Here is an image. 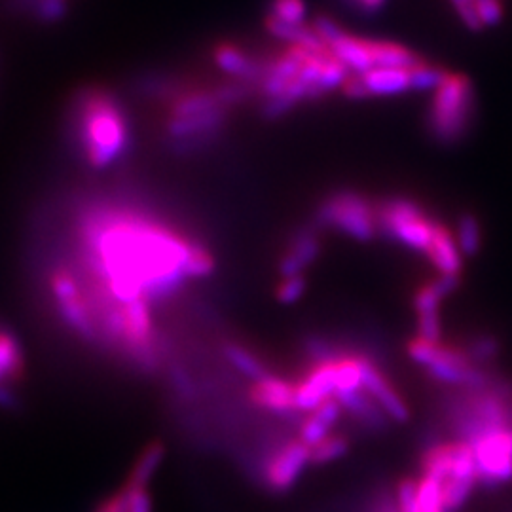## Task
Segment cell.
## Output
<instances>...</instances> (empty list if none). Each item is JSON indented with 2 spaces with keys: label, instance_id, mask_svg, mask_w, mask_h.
<instances>
[{
  "label": "cell",
  "instance_id": "6da1fadb",
  "mask_svg": "<svg viewBox=\"0 0 512 512\" xmlns=\"http://www.w3.org/2000/svg\"><path fill=\"white\" fill-rule=\"evenodd\" d=\"M78 243L80 277L95 319L109 306L162 302L188 281L217 270L215 255L203 241L129 207L88 209L78 220Z\"/></svg>",
  "mask_w": 512,
  "mask_h": 512
},
{
  "label": "cell",
  "instance_id": "7a4b0ae2",
  "mask_svg": "<svg viewBox=\"0 0 512 512\" xmlns=\"http://www.w3.org/2000/svg\"><path fill=\"white\" fill-rule=\"evenodd\" d=\"M349 71L330 54L327 46H289L285 52L264 61V71L256 82L262 97V114L277 118L304 101L342 90Z\"/></svg>",
  "mask_w": 512,
  "mask_h": 512
},
{
  "label": "cell",
  "instance_id": "3957f363",
  "mask_svg": "<svg viewBox=\"0 0 512 512\" xmlns=\"http://www.w3.org/2000/svg\"><path fill=\"white\" fill-rule=\"evenodd\" d=\"M76 143L86 164L95 171L122 160L131 145V124L126 109L105 88H86L73 103Z\"/></svg>",
  "mask_w": 512,
  "mask_h": 512
},
{
  "label": "cell",
  "instance_id": "277c9868",
  "mask_svg": "<svg viewBox=\"0 0 512 512\" xmlns=\"http://www.w3.org/2000/svg\"><path fill=\"white\" fill-rule=\"evenodd\" d=\"M475 90L465 74H444L427 110V131L437 145H458L475 120Z\"/></svg>",
  "mask_w": 512,
  "mask_h": 512
},
{
  "label": "cell",
  "instance_id": "5b68a950",
  "mask_svg": "<svg viewBox=\"0 0 512 512\" xmlns=\"http://www.w3.org/2000/svg\"><path fill=\"white\" fill-rule=\"evenodd\" d=\"M48 289L59 319L73 330L74 336L90 344L101 342L92 302L80 274L71 266H55L48 275Z\"/></svg>",
  "mask_w": 512,
  "mask_h": 512
},
{
  "label": "cell",
  "instance_id": "8992f818",
  "mask_svg": "<svg viewBox=\"0 0 512 512\" xmlns=\"http://www.w3.org/2000/svg\"><path fill=\"white\" fill-rule=\"evenodd\" d=\"M317 224L342 236L366 243L378 236L376 205L359 192L340 190L317 207Z\"/></svg>",
  "mask_w": 512,
  "mask_h": 512
},
{
  "label": "cell",
  "instance_id": "52a82bcc",
  "mask_svg": "<svg viewBox=\"0 0 512 512\" xmlns=\"http://www.w3.org/2000/svg\"><path fill=\"white\" fill-rule=\"evenodd\" d=\"M376 215L378 234L418 253H427L439 224L423 211L421 205L401 196L380 203Z\"/></svg>",
  "mask_w": 512,
  "mask_h": 512
},
{
  "label": "cell",
  "instance_id": "ba28073f",
  "mask_svg": "<svg viewBox=\"0 0 512 512\" xmlns=\"http://www.w3.org/2000/svg\"><path fill=\"white\" fill-rule=\"evenodd\" d=\"M475 454L478 484L497 488L512 480V427L484 435L471 444Z\"/></svg>",
  "mask_w": 512,
  "mask_h": 512
},
{
  "label": "cell",
  "instance_id": "9c48e42d",
  "mask_svg": "<svg viewBox=\"0 0 512 512\" xmlns=\"http://www.w3.org/2000/svg\"><path fill=\"white\" fill-rule=\"evenodd\" d=\"M311 463V448L302 440L281 442L262 465V478L274 494L291 490Z\"/></svg>",
  "mask_w": 512,
  "mask_h": 512
},
{
  "label": "cell",
  "instance_id": "30bf717a",
  "mask_svg": "<svg viewBox=\"0 0 512 512\" xmlns=\"http://www.w3.org/2000/svg\"><path fill=\"white\" fill-rule=\"evenodd\" d=\"M342 349L329 359L311 361L308 372L296 380V408L300 414H310L317 406L334 397L336 389V370L334 361Z\"/></svg>",
  "mask_w": 512,
  "mask_h": 512
},
{
  "label": "cell",
  "instance_id": "8fae6325",
  "mask_svg": "<svg viewBox=\"0 0 512 512\" xmlns=\"http://www.w3.org/2000/svg\"><path fill=\"white\" fill-rule=\"evenodd\" d=\"M249 403L255 404L256 408L275 414L279 418L300 414L296 408V384L281 378L277 374H268L260 380H255L247 389Z\"/></svg>",
  "mask_w": 512,
  "mask_h": 512
},
{
  "label": "cell",
  "instance_id": "7c38bea8",
  "mask_svg": "<svg viewBox=\"0 0 512 512\" xmlns=\"http://www.w3.org/2000/svg\"><path fill=\"white\" fill-rule=\"evenodd\" d=\"M27 372L25 351L18 336L8 329H0V408H14L18 404V387Z\"/></svg>",
  "mask_w": 512,
  "mask_h": 512
},
{
  "label": "cell",
  "instance_id": "4fadbf2b",
  "mask_svg": "<svg viewBox=\"0 0 512 512\" xmlns=\"http://www.w3.org/2000/svg\"><path fill=\"white\" fill-rule=\"evenodd\" d=\"M361 380H363V389L384 410L389 420L393 423H406L408 421L410 410L404 403L403 397L385 378L380 366L376 365L370 357H363Z\"/></svg>",
  "mask_w": 512,
  "mask_h": 512
},
{
  "label": "cell",
  "instance_id": "5bb4252c",
  "mask_svg": "<svg viewBox=\"0 0 512 512\" xmlns=\"http://www.w3.org/2000/svg\"><path fill=\"white\" fill-rule=\"evenodd\" d=\"M319 255H321V239L315 230L306 228L287 243L283 255L277 262V272L281 277L304 275Z\"/></svg>",
  "mask_w": 512,
  "mask_h": 512
},
{
  "label": "cell",
  "instance_id": "9a60e30c",
  "mask_svg": "<svg viewBox=\"0 0 512 512\" xmlns=\"http://www.w3.org/2000/svg\"><path fill=\"white\" fill-rule=\"evenodd\" d=\"M213 61L220 71L228 74L232 80L245 82L251 86H255L264 71V61H258L247 50L230 42H224L215 48Z\"/></svg>",
  "mask_w": 512,
  "mask_h": 512
},
{
  "label": "cell",
  "instance_id": "2e32d148",
  "mask_svg": "<svg viewBox=\"0 0 512 512\" xmlns=\"http://www.w3.org/2000/svg\"><path fill=\"white\" fill-rule=\"evenodd\" d=\"M334 399L342 404V408L346 414H349V418L357 421L365 431L384 433L393 423L363 387L357 391H351V393L338 395Z\"/></svg>",
  "mask_w": 512,
  "mask_h": 512
},
{
  "label": "cell",
  "instance_id": "e0dca14e",
  "mask_svg": "<svg viewBox=\"0 0 512 512\" xmlns=\"http://www.w3.org/2000/svg\"><path fill=\"white\" fill-rule=\"evenodd\" d=\"M342 414H344L342 404L332 397L321 406H317L310 414H306L304 418H300L298 439L313 448L315 444H319L321 440L329 437L332 429L338 425V421L342 418Z\"/></svg>",
  "mask_w": 512,
  "mask_h": 512
},
{
  "label": "cell",
  "instance_id": "ac0fdd59",
  "mask_svg": "<svg viewBox=\"0 0 512 512\" xmlns=\"http://www.w3.org/2000/svg\"><path fill=\"white\" fill-rule=\"evenodd\" d=\"M450 4L469 31L495 27L503 19V0H450Z\"/></svg>",
  "mask_w": 512,
  "mask_h": 512
},
{
  "label": "cell",
  "instance_id": "d6986e66",
  "mask_svg": "<svg viewBox=\"0 0 512 512\" xmlns=\"http://www.w3.org/2000/svg\"><path fill=\"white\" fill-rule=\"evenodd\" d=\"M425 255L429 256L431 264L435 266V270L439 275H459L463 268V255L459 253L458 243L454 239V234L442 226L437 224L433 241L427 249Z\"/></svg>",
  "mask_w": 512,
  "mask_h": 512
},
{
  "label": "cell",
  "instance_id": "ffe728a7",
  "mask_svg": "<svg viewBox=\"0 0 512 512\" xmlns=\"http://www.w3.org/2000/svg\"><path fill=\"white\" fill-rule=\"evenodd\" d=\"M357 76L361 78L368 97H395L412 92L408 69H372Z\"/></svg>",
  "mask_w": 512,
  "mask_h": 512
},
{
  "label": "cell",
  "instance_id": "44dd1931",
  "mask_svg": "<svg viewBox=\"0 0 512 512\" xmlns=\"http://www.w3.org/2000/svg\"><path fill=\"white\" fill-rule=\"evenodd\" d=\"M222 355L228 365L232 366L239 374H243L245 378H249L251 382L272 374L268 365L256 355L253 349L245 348L238 342H224Z\"/></svg>",
  "mask_w": 512,
  "mask_h": 512
},
{
  "label": "cell",
  "instance_id": "7402d4cb",
  "mask_svg": "<svg viewBox=\"0 0 512 512\" xmlns=\"http://www.w3.org/2000/svg\"><path fill=\"white\" fill-rule=\"evenodd\" d=\"M164 458V442L162 440H152L135 461L126 486L128 488H147L150 478L160 469Z\"/></svg>",
  "mask_w": 512,
  "mask_h": 512
},
{
  "label": "cell",
  "instance_id": "603a6c76",
  "mask_svg": "<svg viewBox=\"0 0 512 512\" xmlns=\"http://www.w3.org/2000/svg\"><path fill=\"white\" fill-rule=\"evenodd\" d=\"M454 239L463 258H473L482 249V226L473 213H463L456 224Z\"/></svg>",
  "mask_w": 512,
  "mask_h": 512
},
{
  "label": "cell",
  "instance_id": "cb8c5ba5",
  "mask_svg": "<svg viewBox=\"0 0 512 512\" xmlns=\"http://www.w3.org/2000/svg\"><path fill=\"white\" fill-rule=\"evenodd\" d=\"M349 440L346 435L330 433L327 439L321 440L311 448V465H327L332 461L344 458L348 454Z\"/></svg>",
  "mask_w": 512,
  "mask_h": 512
},
{
  "label": "cell",
  "instance_id": "d4e9b609",
  "mask_svg": "<svg viewBox=\"0 0 512 512\" xmlns=\"http://www.w3.org/2000/svg\"><path fill=\"white\" fill-rule=\"evenodd\" d=\"M463 351L471 359V363L484 368L499 355V340L492 334H478L467 342V348Z\"/></svg>",
  "mask_w": 512,
  "mask_h": 512
},
{
  "label": "cell",
  "instance_id": "484cf974",
  "mask_svg": "<svg viewBox=\"0 0 512 512\" xmlns=\"http://www.w3.org/2000/svg\"><path fill=\"white\" fill-rule=\"evenodd\" d=\"M268 16L285 25H306L308 6L306 0H272Z\"/></svg>",
  "mask_w": 512,
  "mask_h": 512
},
{
  "label": "cell",
  "instance_id": "4316f807",
  "mask_svg": "<svg viewBox=\"0 0 512 512\" xmlns=\"http://www.w3.org/2000/svg\"><path fill=\"white\" fill-rule=\"evenodd\" d=\"M446 71L427 61H421L414 69H410V90L412 92H435L439 88Z\"/></svg>",
  "mask_w": 512,
  "mask_h": 512
},
{
  "label": "cell",
  "instance_id": "83f0119b",
  "mask_svg": "<svg viewBox=\"0 0 512 512\" xmlns=\"http://www.w3.org/2000/svg\"><path fill=\"white\" fill-rule=\"evenodd\" d=\"M25 6L42 23H57L69 12V0H25Z\"/></svg>",
  "mask_w": 512,
  "mask_h": 512
},
{
  "label": "cell",
  "instance_id": "f1b7e54d",
  "mask_svg": "<svg viewBox=\"0 0 512 512\" xmlns=\"http://www.w3.org/2000/svg\"><path fill=\"white\" fill-rule=\"evenodd\" d=\"M308 291V279L306 275H294V277H281L275 287V298L279 304L291 306L296 304Z\"/></svg>",
  "mask_w": 512,
  "mask_h": 512
},
{
  "label": "cell",
  "instance_id": "f546056e",
  "mask_svg": "<svg viewBox=\"0 0 512 512\" xmlns=\"http://www.w3.org/2000/svg\"><path fill=\"white\" fill-rule=\"evenodd\" d=\"M395 499L399 512H418V480H403L397 486Z\"/></svg>",
  "mask_w": 512,
  "mask_h": 512
},
{
  "label": "cell",
  "instance_id": "4dcf8cb0",
  "mask_svg": "<svg viewBox=\"0 0 512 512\" xmlns=\"http://www.w3.org/2000/svg\"><path fill=\"white\" fill-rule=\"evenodd\" d=\"M128 494V511L126 512H152V503L147 488H128L124 486Z\"/></svg>",
  "mask_w": 512,
  "mask_h": 512
},
{
  "label": "cell",
  "instance_id": "1f68e13d",
  "mask_svg": "<svg viewBox=\"0 0 512 512\" xmlns=\"http://www.w3.org/2000/svg\"><path fill=\"white\" fill-rule=\"evenodd\" d=\"M366 512H399L397 507V499L393 495L389 494L387 490L376 494V497L368 503Z\"/></svg>",
  "mask_w": 512,
  "mask_h": 512
},
{
  "label": "cell",
  "instance_id": "d6a6232c",
  "mask_svg": "<svg viewBox=\"0 0 512 512\" xmlns=\"http://www.w3.org/2000/svg\"><path fill=\"white\" fill-rule=\"evenodd\" d=\"M128 511V494L122 488L118 494L110 495L109 499L103 501V505L97 512H126Z\"/></svg>",
  "mask_w": 512,
  "mask_h": 512
},
{
  "label": "cell",
  "instance_id": "836d02e7",
  "mask_svg": "<svg viewBox=\"0 0 512 512\" xmlns=\"http://www.w3.org/2000/svg\"><path fill=\"white\" fill-rule=\"evenodd\" d=\"M385 2H387V0H348V4L351 8H355V10L361 12V14H368V16L380 12L385 6Z\"/></svg>",
  "mask_w": 512,
  "mask_h": 512
}]
</instances>
